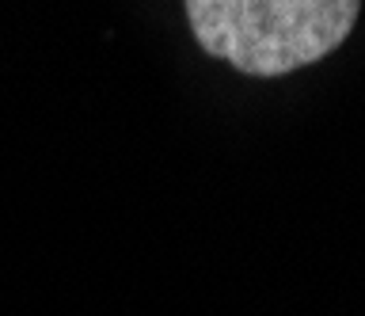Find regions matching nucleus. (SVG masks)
<instances>
[{
    "label": "nucleus",
    "mask_w": 365,
    "mask_h": 316,
    "mask_svg": "<svg viewBox=\"0 0 365 316\" xmlns=\"http://www.w3.org/2000/svg\"><path fill=\"white\" fill-rule=\"evenodd\" d=\"M194 42L244 76L324 61L358 24L361 0H182Z\"/></svg>",
    "instance_id": "obj_1"
}]
</instances>
